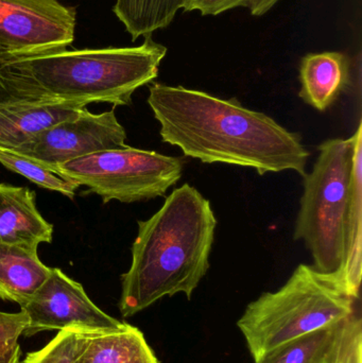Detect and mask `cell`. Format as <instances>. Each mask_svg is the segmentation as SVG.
<instances>
[{
	"mask_svg": "<svg viewBox=\"0 0 362 363\" xmlns=\"http://www.w3.org/2000/svg\"><path fill=\"white\" fill-rule=\"evenodd\" d=\"M333 355H334V354H333ZM322 363H333V356H332L331 359H329V360H327V362H324Z\"/></svg>",
	"mask_w": 362,
	"mask_h": 363,
	"instance_id": "obj_25",
	"label": "cell"
},
{
	"mask_svg": "<svg viewBox=\"0 0 362 363\" xmlns=\"http://www.w3.org/2000/svg\"><path fill=\"white\" fill-rule=\"evenodd\" d=\"M12 101H17V100L15 99L12 89H11V80L8 70H6L2 60L0 59V106Z\"/></svg>",
	"mask_w": 362,
	"mask_h": 363,
	"instance_id": "obj_23",
	"label": "cell"
},
{
	"mask_svg": "<svg viewBox=\"0 0 362 363\" xmlns=\"http://www.w3.org/2000/svg\"><path fill=\"white\" fill-rule=\"evenodd\" d=\"M52 236V224L38 211L35 194L0 183V243L38 250L40 243H51Z\"/></svg>",
	"mask_w": 362,
	"mask_h": 363,
	"instance_id": "obj_10",
	"label": "cell"
},
{
	"mask_svg": "<svg viewBox=\"0 0 362 363\" xmlns=\"http://www.w3.org/2000/svg\"><path fill=\"white\" fill-rule=\"evenodd\" d=\"M361 136V121L348 140H329L319 147L312 172L304 177L301 208L293 233V239L303 240L312 253V267L338 279L344 264V222L350 204L355 150Z\"/></svg>",
	"mask_w": 362,
	"mask_h": 363,
	"instance_id": "obj_5",
	"label": "cell"
},
{
	"mask_svg": "<svg viewBox=\"0 0 362 363\" xmlns=\"http://www.w3.org/2000/svg\"><path fill=\"white\" fill-rule=\"evenodd\" d=\"M183 160L133 147L100 151L57 167V172L89 188L104 203L152 200L180 181Z\"/></svg>",
	"mask_w": 362,
	"mask_h": 363,
	"instance_id": "obj_6",
	"label": "cell"
},
{
	"mask_svg": "<svg viewBox=\"0 0 362 363\" xmlns=\"http://www.w3.org/2000/svg\"><path fill=\"white\" fill-rule=\"evenodd\" d=\"M166 53L148 36L140 46L64 49L2 62L16 100L119 106H130L133 94L157 78Z\"/></svg>",
	"mask_w": 362,
	"mask_h": 363,
	"instance_id": "obj_3",
	"label": "cell"
},
{
	"mask_svg": "<svg viewBox=\"0 0 362 363\" xmlns=\"http://www.w3.org/2000/svg\"><path fill=\"white\" fill-rule=\"evenodd\" d=\"M362 136L358 138L353 167L350 204L344 222V264L339 281L353 298H359L361 285Z\"/></svg>",
	"mask_w": 362,
	"mask_h": 363,
	"instance_id": "obj_15",
	"label": "cell"
},
{
	"mask_svg": "<svg viewBox=\"0 0 362 363\" xmlns=\"http://www.w3.org/2000/svg\"><path fill=\"white\" fill-rule=\"evenodd\" d=\"M38 250L0 243V298L23 306L50 274Z\"/></svg>",
	"mask_w": 362,
	"mask_h": 363,
	"instance_id": "obj_14",
	"label": "cell"
},
{
	"mask_svg": "<svg viewBox=\"0 0 362 363\" xmlns=\"http://www.w3.org/2000/svg\"><path fill=\"white\" fill-rule=\"evenodd\" d=\"M278 1V0H249L248 8L250 9L251 14L254 16H263Z\"/></svg>",
	"mask_w": 362,
	"mask_h": 363,
	"instance_id": "obj_24",
	"label": "cell"
},
{
	"mask_svg": "<svg viewBox=\"0 0 362 363\" xmlns=\"http://www.w3.org/2000/svg\"><path fill=\"white\" fill-rule=\"evenodd\" d=\"M127 133L115 111L94 114L86 108L36 135L19 148L21 155L32 157L57 170V167L100 151L123 148Z\"/></svg>",
	"mask_w": 362,
	"mask_h": 363,
	"instance_id": "obj_8",
	"label": "cell"
},
{
	"mask_svg": "<svg viewBox=\"0 0 362 363\" xmlns=\"http://www.w3.org/2000/svg\"><path fill=\"white\" fill-rule=\"evenodd\" d=\"M185 0H117L113 12L131 34L132 40L152 36L168 27Z\"/></svg>",
	"mask_w": 362,
	"mask_h": 363,
	"instance_id": "obj_16",
	"label": "cell"
},
{
	"mask_svg": "<svg viewBox=\"0 0 362 363\" xmlns=\"http://www.w3.org/2000/svg\"><path fill=\"white\" fill-rule=\"evenodd\" d=\"M216 226L210 201L189 184L174 189L152 217L138 221L131 267L121 275L123 317L166 296L183 294L191 300L210 269Z\"/></svg>",
	"mask_w": 362,
	"mask_h": 363,
	"instance_id": "obj_2",
	"label": "cell"
},
{
	"mask_svg": "<svg viewBox=\"0 0 362 363\" xmlns=\"http://www.w3.org/2000/svg\"><path fill=\"white\" fill-rule=\"evenodd\" d=\"M86 106L67 102L17 100L0 106V148L15 150Z\"/></svg>",
	"mask_w": 362,
	"mask_h": 363,
	"instance_id": "obj_11",
	"label": "cell"
},
{
	"mask_svg": "<svg viewBox=\"0 0 362 363\" xmlns=\"http://www.w3.org/2000/svg\"><path fill=\"white\" fill-rule=\"evenodd\" d=\"M0 164L6 169L25 177L31 183L72 199L80 186L68 180L57 170L16 151L0 148Z\"/></svg>",
	"mask_w": 362,
	"mask_h": 363,
	"instance_id": "obj_18",
	"label": "cell"
},
{
	"mask_svg": "<svg viewBox=\"0 0 362 363\" xmlns=\"http://www.w3.org/2000/svg\"><path fill=\"white\" fill-rule=\"evenodd\" d=\"M148 104L162 140L202 163L254 168L259 174L293 170L305 177L310 152L301 136L264 113L197 89L154 83Z\"/></svg>",
	"mask_w": 362,
	"mask_h": 363,
	"instance_id": "obj_1",
	"label": "cell"
},
{
	"mask_svg": "<svg viewBox=\"0 0 362 363\" xmlns=\"http://www.w3.org/2000/svg\"><path fill=\"white\" fill-rule=\"evenodd\" d=\"M356 301L337 277L301 264L278 291L250 303L237 328L257 362L289 341L344 323L356 313Z\"/></svg>",
	"mask_w": 362,
	"mask_h": 363,
	"instance_id": "obj_4",
	"label": "cell"
},
{
	"mask_svg": "<svg viewBox=\"0 0 362 363\" xmlns=\"http://www.w3.org/2000/svg\"><path fill=\"white\" fill-rule=\"evenodd\" d=\"M289 341L255 363H322L331 359L342 324Z\"/></svg>",
	"mask_w": 362,
	"mask_h": 363,
	"instance_id": "obj_17",
	"label": "cell"
},
{
	"mask_svg": "<svg viewBox=\"0 0 362 363\" xmlns=\"http://www.w3.org/2000/svg\"><path fill=\"white\" fill-rule=\"evenodd\" d=\"M350 79V61L337 51L310 53L300 66V97L324 112L339 97Z\"/></svg>",
	"mask_w": 362,
	"mask_h": 363,
	"instance_id": "obj_12",
	"label": "cell"
},
{
	"mask_svg": "<svg viewBox=\"0 0 362 363\" xmlns=\"http://www.w3.org/2000/svg\"><path fill=\"white\" fill-rule=\"evenodd\" d=\"M74 363H159L142 330L125 323L117 330H89Z\"/></svg>",
	"mask_w": 362,
	"mask_h": 363,
	"instance_id": "obj_13",
	"label": "cell"
},
{
	"mask_svg": "<svg viewBox=\"0 0 362 363\" xmlns=\"http://www.w3.org/2000/svg\"><path fill=\"white\" fill-rule=\"evenodd\" d=\"M87 332L82 328L60 330L48 345L40 351L28 354L19 363H74Z\"/></svg>",
	"mask_w": 362,
	"mask_h": 363,
	"instance_id": "obj_19",
	"label": "cell"
},
{
	"mask_svg": "<svg viewBox=\"0 0 362 363\" xmlns=\"http://www.w3.org/2000/svg\"><path fill=\"white\" fill-rule=\"evenodd\" d=\"M249 0H185V12L199 11L203 16L222 14L232 9L248 8Z\"/></svg>",
	"mask_w": 362,
	"mask_h": 363,
	"instance_id": "obj_22",
	"label": "cell"
},
{
	"mask_svg": "<svg viewBox=\"0 0 362 363\" xmlns=\"http://www.w3.org/2000/svg\"><path fill=\"white\" fill-rule=\"evenodd\" d=\"M333 363H362V322L357 313L342 324Z\"/></svg>",
	"mask_w": 362,
	"mask_h": 363,
	"instance_id": "obj_21",
	"label": "cell"
},
{
	"mask_svg": "<svg viewBox=\"0 0 362 363\" xmlns=\"http://www.w3.org/2000/svg\"><path fill=\"white\" fill-rule=\"evenodd\" d=\"M76 9L59 0H0V59L35 57L72 44Z\"/></svg>",
	"mask_w": 362,
	"mask_h": 363,
	"instance_id": "obj_7",
	"label": "cell"
},
{
	"mask_svg": "<svg viewBox=\"0 0 362 363\" xmlns=\"http://www.w3.org/2000/svg\"><path fill=\"white\" fill-rule=\"evenodd\" d=\"M21 311L28 318L23 332L26 337L67 328L117 330L125 324L102 311L89 298L82 285L59 268H51L48 279L21 306Z\"/></svg>",
	"mask_w": 362,
	"mask_h": 363,
	"instance_id": "obj_9",
	"label": "cell"
},
{
	"mask_svg": "<svg viewBox=\"0 0 362 363\" xmlns=\"http://www.w3.org/2000/svg\"><path fill=\"white\" fill-rule=\"evenodd\" d=\"M25 313H0V363H19L21 345L27 326Z\"/></svg>",
	"mask_w": 362,
	"mask_h": 363,
	"instance_id": "obj_20",
	"label": "cell"
}]
</instances>
